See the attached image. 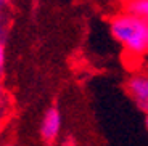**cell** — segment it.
Returning <instances> with one entry per match:
<instances>
[{
	"instance_id": "5b68a950",
	"label": "cell",
	"mask_w": 148,
	"mask_h": 146,
	"mask_svg": "<svg viewBox=\"0 0 148 146\" xmlns=\"http://www.w3.org/2000/svg\"><path fill=\"white\" fill-rule=\"evenodd\" d=\"M3 68H5V45L0 42V77L3 74Z\"/></svg>"
},
{
	"instance_id": "ba28073f",
	"label": "cell",
	"mask_w": 148,
	"mask_h": 146,
	"mask_svg": "<svg viewBox=\"0 0 148 146\" xmlns=\"http://www.w3.org/2000/svg\"><path fill=\"white\" fill-rule=\"evenodd\" d=\"M5 2H10V0H0V3H5Z\"/></svg>"
},
{
	"instance_id": "8fae6325",
	"label": "cell",
	"mask_w": 148,
	"mask_h": 146,
	"mask_svg": "<svg viewBox=\"0 0 148 146\" xmlns=\"http://www.w3.org/2000/svg\"><path fill=\"white\" fill-rule=\"evenodd\" d=\"M0 31H2V29H0Z\"/></svg>"
},
{
	"instance_id": "9c48e42d",
	"label": "cell",
	"mask_w": 148,
	"mask_h": 146,
	"mask_svg": "<svg viewBox=\"0 0 148 146\" xmlns=\"http://www.w3.org/2000/svg\"><path fill=\"white\" fill-rule=\"evenodd\" d=\"M0 146H13V145H0Z\"/></svg>"
},
{
	"instance_id": "6da1fadb",
	"label": "cell",
	"mask_w": 148,
	"mask_h": 146,
	"mask_svg": "<svg viewBox=\"0 0 148 146\" xmlns=\"http://www.w3.org/2000/svg\"><path fill=\"white\" fill-rule=\"evenodd\" d=\"M110 31L129 56L142 58L148 55V21L121 11L110 19Z\"/></svg>"
},
{
	"instance_id": "3957f363",
	"label": "cell",
	"mask_w": 148,
	"mask_h": 146,
	"mask_svg": "<svg viewBox=\"0 0 148 146\" xmlns=\"http://www.w3.org/2000/svg\"><path fill=\"white\" fill-rule=\"evenodd\" d=\"M61 113L56 106H52L45 111L44 117L40 122V138L44 140V143L52 145L56 138L60 136V130H61Z\"/></svg>"
},
{
	"instance_id": "7a4b0ae2",
	"label": "cell",
	"mask_w": 148,
	"mask_h": 146,
	"mask_svg": "<svg viewBox=\"0 0 148 146\" xmlns=\"http://www.w3.org/2000/svg\"><path fill=\"white\" fill-rule=\"evenodd\" d=\"M126 90L132 101L148 113V72L147 71H137L127 79Z\"/></svg>"
},
{
	"instance_id": "52a82bcc",
	"label": "cell",
	"mask_w": 148,
	"mask_h": 146,
	"mask_svg": "<svg viewBox=\"0 0 148 146\" xmlns=\"http://www.w3.org/2000/svg\"><path fill=\"white\" fill-rule=\"evenodd\" d=\"M145 122H147V128H148V113H147V119H145Z\"/></svg>"
},
{
	"instance_id": "30bf717a",
	"label": "cell",
	"mask_w": 148,
	"mask_h": 146,
	"mask_svg": "<svg viewBox=\"0 0 148 146\" xmlns=\"http://www.w3.org/2000/svg\"><path fill=\"white\" fill-rule=\"evenodd\" d=\"M147 72H148V69H147Z\"/></svg>"
},
{
	"instance_id": "277c9868",
	"label": "cell",
	"mask_w": 148,
	"mask_h": 146,
	"mask_svg": "<svg viewBox=\"0 0 148 146\" xmlns=\"http://www.w3.org/2000/svg\"><path fill=\"white\" fill-rule=\"evenodd\" d=\"M122 13H127L142 21H148V0H124Z\"/></svg>"
},
{
	"instance_id": "8992f818",
	"label": "cell",
	"mask_w": 148,
	"mask_h": 146,
	"mask_svg": "<svg viewBox=\"0 0 148 146\" xmlns=\"http://www.w3.org/2000/svg\"><path fill=\"white\" fill-rule=\"evenodd\" d=\"M3 96H5V90H3V87H2V84H0V103H2Z\"/></svg>"
}]
</instances>
